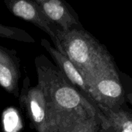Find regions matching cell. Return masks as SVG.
Instances as JSON below:
<instances>
[{
  "mask_svg": "<svg viewBox=\"0 0 132 132\" xmlns=\"http://www.w3.org/2000/svg\"><path fill=\"white\" fill-rule=\"evenodd\" d=\"M37 79L52 101L59 132H97L101 111L44 55L35 58Z\"/></svg>",
  "mask_w": 132,
  "mask_h": 132,
  "instance_id": "obj_1",
  "label": "cell"
},
{
  "mask_svg": "<svg viewBox=\"0 0 132 132\" xmlns=\"http://www.w3.org/2000/svg\"><path fill=\"white\" fill-rule=\"evenodd\" d=\"M20 61L16 50L0 45V86L16 98L20 97Z\"/></svg>",
  "mask_w": 132,
  "mask_h": 132,
  "instance_id": "obj_7",
  "label": "cell"
},
{
  "mask_svg": "<svg viewBox=\"0 0 132 132\" xmlns=\"http://www.w3.org/2000/svg\"><path fill=\"white\" fill-rule=\"evenodd\" d=\"M3 132H21L23 128V121L21 113L14 106L6 108L1 115Z\"/></svg>",
  "mask_w": 132,
  "mask_h": 132,
  "instance_id": "obj_10",
  "label": "cell"
},
{
  "mask_svg": "<svg viewBox=\"0 0 132 132\" xmlns=\"http://www.w3.org/2000/svg\"><path fill=\"white\" fill-rule=\"evenodd\" d=\"M0 37L14 40L20 42L34 43L35 40L27 31L23 29L5 26L0 23Z\"/></svg>",
  "mask_w": 132,
  "mask_h": 132,
  "instance_id": "obj_11",
  "label": "cell"
},
{
  "mask_svg": "<svg viewBox=\"0 0 132 132\" xmlns=\"http://www.w3.org/2000/svg\"><path fill=\"white\" fill-rule=\"evenodd\" d=\"M47 17L62 30L84 29L79 15L65 0H35Z\"/></svg>",
  "mask_w": 132,
  "mask_h": 132,
  "instance_id": "obj_6",
  "label": "cell"
},
{
  "mask_svg": "<svg viewBox=\"0 0 132 132\" xmlns=\"http://www.w3.org/2000/svg\"><path fill=\"white\" fill-rule=\"evenodd\" d=\"M57 40L55 48L74 63L87 83L101 75L117 71L106 47L85 29L60 30Z\"/></svg>",
  "mask_w": 132,
  "mask_h": 132,
  "instance_id": "obj_2",
  "label": "cell"
},
{
  "mask_svg": "<svg viewBox=\"0 0 132 132\" xmlns=\"http://www.w3.org/2000/svg\"><path fill=\"white\" fill-rule=\"evenodd\" d=\"M40 44L51 54L56 64L57 65L59 70L64 76V77L76 88H77L90 102H92L97 106L96 101L92 96L89 86L86 79L74 64V63L65 54L59 51L55 47H52L47 40L41 39Z\"/></svg>",
  "mask_w": 132,
  "mask_h": 132,
  "instance_id": "obj_8",
  "label": "cell"
},
{
  "mask_svg": "<svg viewBox=\"0 0 132 132\" xmlns=\"http://www.w3.org/2000/svg\"><path fill=\"white\" fill-rule=\"evenodd\" d=\"M9 11L16 17L31 23L51 39L54 47L58 46L57 34L60 28L44 14L35 0H3Z\"/></svg>",
  "mask_w": 132,
  "mask_h": 132,
  "instance_id": "obj_4",
  "label": "cell"
},
{
  "mask_svg": "<svg viewBox=\"0 0 132 132\" xmlns=\"http://www.w3.org/2000/svg\"><path fill=\"white\" fill-rule=\"evenodd\" d=\"M88 85L97 106L99 104L110 109L121 106L124 97L117 71L101 75L89 81Z\"/></svg>",
  "mask_w": 132,
  "mask_h": 132,
  "instance_id": "obj_5",
  "label": "cell"
},
{
  "mask_svg": "<svg viewBox=\"0 0 132 132\" xmlns=\"http://www.w3.org/2000/svg\"><path fill=\"white\" fill-rule=\"evenodd\" d=\"M100 128L108 132H132V115L121 107L110 109L99 104Z\"/></svg>",
  "mask_w": 132,
  "mask_h": 132,
  "instance_id": "obj_9",
  "label": "cell"
},
{
  "mask_svg": "<svg viewBox=\"0 0 132 132\" xmlns=\"http://www.w3.org/2000/svg\"><path fill=\"white\" fill-rule=\"evenodd\" d=\"M18 100L20 108L30 120V127L37 132H59L51 99L40 82L30 86L27 76Z\"/></svg>",
  "mask_w": 132,
  "mask_h": 132,
  "instance_id": "obj_3",
  "label": "cell"
},
{
  "mask_svg": "<svg viewBox=\"0 0 132 132\" xmlns=\"http://www.w3.org/2000/svg\"><path fill=\"white\" fill-rule=\"evenodd\" d=\"M127 100L132 105V92L129 93L128 94H127Z\"/></svg>",
  "mask_w": 132,
  "mask_h": 132,
  "instance_id": "obj_12",
  "label": "cell"
}]
</instances>
